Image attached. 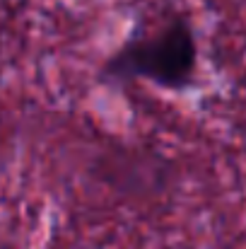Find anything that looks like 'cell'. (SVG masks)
I'll return each mask as SVG.
<instances>
[{"instance_id":"1","label":"cell","mask_w":246,"mask_h":249,"mask_svg":"<svg viewBox=\"0 0 246 249\" xmlns=\"http://www.w3.org/2000/svg\"><path fill=\"white\" fill-rule=\"evenodd\" d=\"M200 49L196 27L183 12L140 22L99 66L104 85L145 83L162 92H188L198 83Z\"/></svg>"}]
</instances>
